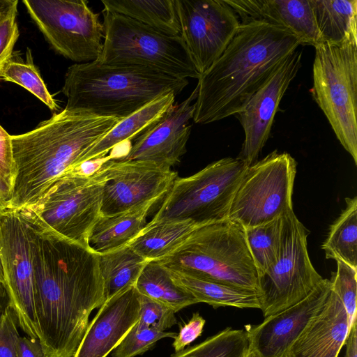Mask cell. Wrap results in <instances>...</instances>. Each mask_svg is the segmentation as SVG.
Returning a JSON list of instances; mask_svg holds the SVG:
<instances>
[{
  "mask_svg": "<svg viewBox=\"0 0 357 357\" xmlns=\"http://www.w3.org/2000/svg\"><path fill=\"white\" fill-rule=\"evenodd\" d=\"M26 220L34 235L38 340L47 357H73L91 313L105 302L98 255Z\"/></svg>",
  "mask_w": 357,
  "mask_h": 357,
  "instance_id": "1",
  "label": "cell"
},
{
  "mask_svg": "<svg viewBox=\"0 0 357 357\" xmlns=\"http://www.w3.org/2000/svg\"><path fill=\"white\" fill-rule=\"evenodd\" d=\"M301 45L283 26L241 22L221 56L198 79L193 121L207 124L238 113Z\"/></svg>",
  "mask_w": 357,
  "mask_h": 357,
  "instance_id": "2",
  "label": "cell"
},
{
  "mask_svg": "<svg viewBox=\"0 0 357 357\" xmlns=\"http://www.w3.org/2000/svg\"><path fill=\"white\" fill-rule=\"evenodd\" d=\"M120 120L64 108L32 130L11 135L15 174L6 209L34 204Z\"/></svg>",
  "mask_w": 357,
  "mask_h": 357,
  "instance_id": "3",
  "label": "cell"
},
{
  "mask_svg": "<svg viewBox=\"0 0 357 357\" xmlns=\"http://www.w3.org/2000/svg\"><path fill=\"white\" fill-rule=\"evenodd\" d=\"M186 79L141 66H109L97 61L75 63L65 75V109L123 119L157 98L176 96Z\"/></svg>",
  "mask_w": 357,
  "mask_h": 357,
  "instance_id": "4",
  "label": "cell"
},
{
  "mask_svg": "<svg viewBox=\"0 0 357 357\" xmlns=\"http://www.w3.org/2000/svg\"><path fill=\"white\" fill-rule=\"evenodd\" d=\"M155 261L171 271L257 292L258 273L244 228L229 219L198 227L174 251Z\"/></svg>",
  "mask_w": 357,
  "mask_h": 357,
  "instance_id": "5",
  "label": "cell"
},
{
  "mask_svg": "<svg viewBox=\"0 0 357 357\" xmlns=\"http://www.w3.org/2000/svg\"><path fill=\"white\" fill-rule=\"evenodd\" d=\"M104 164L91 174L77 167L56 179L34 204L16 210L34 225L90 248V231L100 215Z\"/></svg>",
  "mask_w": 357,
  "mask_h": 357,
  "instance_id": "6",
  "label": "cell"
},
{
  "mask_svg": "<svg viewBox=\"0 0 357 357\" xmlns=\"http://www.w3.org/2000/svg\"><path fill=\"white\" fill-rule=\"evenodd\" d=\"M104 41L100 64L141 66L181 79L197 78L188 49L180 36H170L122 15L104 12Z\"/></svg>",
  "mask_w": 357,
  "mask_h": 357,
  "instance_id": "7",
  "label": "cell"
},
{
  "mask_svg": "<svg viewBox=\"0 0 357 357\" xmlns=\"http://www.w3.org/2000/svg\"><path fill=\"white\" fill-rule=\"evenodd\" d=\"M312 96L357 165V44L315 47Z\"/></svg>",
  "mask_w": 357,
  "mask_h": 357,
  "instance_id": "8",
  "label": "cell"
},
{
  "mask_svg": "<svg viewBox=\"0 0 357 357\" xmlns=\"http://www.w3.org/2000/svg\"><path fill=\"white\" fill-rule=\"evenodd\" d=\"M246 168L236 158H225L192 176L178 177L151 221L190 220L204 226L229 219L234 192Z\"/></svg>",
  "mask_w": 357,
  "mask_h": 357,
  "instance_id": "9",
  "label": "cell"
},
{
  "mask_svg": "<svg viewBox=\"0 0 357 357\" xmlns=\"http://www.w3.org/2000/svg\"><path fill=\"white\" fill-rule=\"evenodd\" d=\"M296 174L295 159L277 150L247 167L234 192L228 218L245 229L293 210Z\"/></svg>",
  "mask_w": 357,
  "mask_h": 357,
  "instance_id": "10",
  "label": "cell"
},
{
  "mask_svg": "<svg viewBox=\"0 0 357 357\" xmlns=\"http://www.w3.org/2000/svg\"><path fill=\"white\" fill-rule=\"evenodd\" d=\"M282 220L278 260L258 277L257 294L264 318L302 301L323 278L309 257V231L293 210L283 214Z\"/></svg>",
  "mask_w": 357,
  "mask_h": 357,
  "instance_id": "11",
  "label": "cell"
},
{
  "mask_svg": "<svg viewBox=\"0 0 357 357\" xmlns=\"http://www.w3.org/2000/svg\"><path fill=\"white\" fill-rule=\"evenodd\" d=\"M31 18L59 54L77 63L99 59L104 25L84 0H23Z\"/></svg>",
  "mask_w": 357,
  "mask_h": 357,
  "instance_id": "12",
  "label": "cell"
},
{
  "mask_svg": "<svg viewBox=\"0 0 357 357\" xmlns=\"http://www.w3.org/2000/svg\"><path fill=\"white\" fill-rule=\"evenodd\" d=\"M0 249L8 305L18 326L28 337L38 339L33 230L18 211L6 209L0 213Z\"/></svg>",
  "mask_w": 357,
  "mask_h": 357,
  "instance_id": "13",
  "label": "cell"
},
{
  "mask_svg": "<svg viewBox=\"0 0 357 357\" xmlns=\"http://www.w3.org/2000/svg\"><path fill=\"white\" fill-rule=\"evenodd\" d=\"M183 39L200 75L221 56L240 26L225 0H174Z\"/></svg>",
  "mask_w": 357,
  "mask_h": 357,
  "instance_id": "14",
  "label": "cell"
},
{
  "mask_svg": "<svg viewBox=\"0 0 357 357\" xmlns=\"http://www.w3.org/2000/svg\"><path fill=\"white\" fill-rule=\"evenodd\" d=\"M106 180L100 215H113L158 197H165L178 174L139 161L110 160L104 163Z\"/></svg>",
  "mask_w": 357,
  "mask_h": 357,
  "instance_id": "15",
  "label": "cell"
},
{
  "mask_svg": "<svg viewBox=\"0 0 357 357\" xmlns=\"http://www.w3.org/2000/svg\"><path fill=\"white\" fill-rule=\"evenodd\" d=\"M302 52L296 50L236 114L245 139L236 158L247 167L257 161L268 139L280 102L301 66Z\"/></svg>",
  "mask_w": 357,
  "mask_h": 357,
  "instance_id": "16",
  "label": "cell"
},
{
  "mask_svg": "<svg viewBox=\"0 0 357 357\" xmlns=\"http://www.w3.org/2000/svg\"><path fill=\"white\" fill-rule=\"evenodd\" d=\"M197 86L181 103L172 105L156 123L139 135L121 158L115 160L139 161L171 169L186 152L195 109Z\"/></svg>",
  "mask_w": 357,
  "mask_h": 357,
  "instance_id": "17",
  "label": "cell"
},
{
  "mask_svg": "<svg viewBox=\"0 0 357 357\" xmlns=\"http://www.w3.org/2000/svg\"><path fill=\"white\" fill-rule=\"evenodd\" d=\"M331 289V280L322 278L300 302L266 317L259 325L245 326L249 349L258 357H284L310 321L324 307Z\"/></svg>",
  "mask_w": 357,
  "mask_h": 357,
  "instance_id": "18",
  "label": "cell"
},
{
  "mask_svg": "<svg viewBox=\"0 0 357 357\" xmlns=\"http://www.w3.org/2000/svg\"><path fill=\"white\" fill-rule=\"evenodd\" d=\"M139 296L131 286L106 300L89 324L73 357H107L137 322Z\"/></svg>",
  "mask_w": 357,
  "mask_h": 357,
  "instance_id": "19",
  "label": "cell"
},
{
  "mask_svg": "<svg viewBox=\"0 0 357 357\" xmlns=\"http://www.w3.org/2000/svg\"><path fill=\"white\" fill-rule=\"evenodd\" d=\"M240 22L264 21L284 27L302 44H321L311 0H225Z\"/></svg>",
  "mask_w": 357,
  "mask_h": 357,
  "instance_id": "20",
  "label": "cell"
},
{
  "mask_svg": "<svg viewBox=\"0 0 357 357\" xmlns=\"http://www.w3.org/2000/svg\"><path fill=\"white\" fill-rule=\"evenodd\" d=\"M349 331L346 310L331 289L324 307L310 321L284 357H338Z\"/></svg>",
  "mask_w": 357,
  "mask_h": 357,
  "instance_id": "21",
  "label": "cell"
},
{
  "mask_svg": "<svg viewBox=\"0 0 357 357\" xmlns=\"http://www.w3.org/2000/svg\"><path fill=\"white\" fill-rule=\"evenodd\" d=\"M163 198L153 199L113 215H100L89 236L90 249L101 254L127 245L146 226L148 214Z\"/></svg>",
  "mask_w": 357,
  "mask_h": 357,
  "instance_id": "22",
  "label": "cell"
},
{
  "mask_svg": "<svg viewBox=\"0 0 357 357\" xmlns=\"http://www.w3.org/2000/svg\"><path fill=\"white\" fill-rule=\"evenodd\" d=\"M174 93L164 94L120 120L80 158L78 165L105 157L116 146L136 137L160 121L174 104Z\"/></svg>",
  "mask_w": 357,
  "mask_h": 357,
  "instance_id": "23",
  "label": "cell"
},
{
  "mask_svg": "<svg viewBox=\"0 0 357 357\" xmlns=\"http://www.w3.org/2000/svg\"><path fill=\"white\" fill-rule=\"evenodd\" d=\"M199 227L190 220L150 221L127 245L147 261L158 260L174 251Z\"/></svg>",
  "mask_w": 357,
  "mask_h": 357,
  "instance_id": "24",
  "label": "cell"
},
{
  "mask_svg": "<svg viewBox=\"0 0 357 357\" xmlns=\"http://www.w3.org/2000/svg\"><path fill=\"white\" fill-rule=\"evenodd\" d=\"M321 44H357V0H311Z\"/></svg>",
  "mask_w": 357,
  "mask_h": 357,
  "instance_id": "25",
  "label": "cell"
},
{
  "mask_svg": "<svg viewBox=\"0 0 357 357\" xmlns=\"http://www.w3.org/2000/svg\"><path fill=\"white\" fill-rule=\"evenodd\" d=\"M103 12L122 15L161 33L180 36L174 0H103Z\"/></svg>",
  "mask_w": 357,
  "mask_h": 357,
  "instance_id": "26",
  "label": "cell"
},
{
  "mask_svg": "<svg viewBox=\"0 0 357 357\" xmlns=\"http://www.w3.org/2000/svg\"><path fill=\"white\" fill-rule=\"evenodd\" d=\"M169 271L174 280L190 291L198 303H206L214 308L221 306L260 308L257 294L255 291L244 289L215 281L202 280L177 271L171 270Z\"/></svg>",
  "mask_w": 357,
  "mask_h": 357,
  "instance_id": "27",
  "label": "cell"
},
{
  "mask_svg": "<svg viewBox=\"0 0 357 357\" xmlns=\"http://www.w3.org/2000/svg\"><path fill=\"white\" fill-rule=\"evenodd\" d=\"M139 294L160 302L175 313L198 303L195 296L172 278L169 270L157 261H148L135 285Z\"/></svg>",
  "mask_w": 357,
  "mask_h": 357,
  "instance_id": "28",
  "label": "cell"
},
{
  "mask_svg": "<svg viewBox=\"0 0 357 357\" xmlns=\"http://www.w3.org/2000/svg\"><path fill=\"white\" fill-rule=\"evenodd\" d=\"M97 255L103 279L105 301L135 286L148 261L128 245Z\"/></svg>",
  "mask_w": 357,
  "mask_h": 357,
  "instance_id": "29",
  "label": "cell"
},
{
  "mask_svg": "<svg viewBox=\"0 0 357 357\" xmlns=\"http://www.w3.org/2000/svg\"><path fill=\"white\" fill-rule=\"evenodd\" d=\"M345 202L346 208L331 225L321 248L326 259L357 269V197H347Z\"/></svg>",
  "mask_w": 357,
  "mask_h": 357,
  "instance_id": "30",
  "label": "cell"
},
{
  "mask_svg": "<svg viewBox=\"0 0 357 357\" xmlns=\"http://www.w3.org/2000/svg\"><path fill=\"white\" fill-rule=\"evenodd\" d=\"M282 225V215L262 225L244 229L246 243L255 264L258 277L278 260Z\"/></svg>",
  "mask_w": 357,
  "mask_h": 357,
  "instance_id": "31",
  "label": "cell"
},
{
  "mask_svg": "<svg viewBox=\"0 0 357 357\" xmlns=\"http://www.w3.org/2000/svg\"><path fill=\"white\" fill-rule=\"evenodd\" d=\"M249 337L245 330L229 327L170 357H245Z\"/></svg>",
  "mask_w": 357,
  "mask_h": 357,
  "instance_id": "32",
  "label": "cell"
},
{
  "mask_svg": "<svg viewBox=\"0 0 357 357\" xmlns=\"http://www.w3.org/2000/svg\"><path fill=\"white\" fill-rule=\"evenodd\" d=\"M1 79L20 85L37 97L51 110H59L56 102L49 92L33 63L32 53L29 48H27L25 61L11 59L6 65Z\"/></svg>",
  "mask_w": 357,
  "mask_h": 357,
  "instance_id": "33",
  "label": "cell"
},
{
  "mask_svg": "<svg viewBox=\"0 0 357 357\" xmlns=\"http://www.w3.org/2000/svg\"><path fill=\"white\" fill-rule=\"evenodd\" d=\"M176 335L174 332L160 331L137 322L113 351L112 357H135L142 355L153 348L158 340L165 337L174 338Z\"/></svg>",
  "mask_w": 357,
  "mask_h": 357,
  "instance_id": "34",
  "label": "cell"
},
{
  "mask_svg": "<svg viewBox=\"0 0 357 357\" xmlns=\"http://www.w3.org/2000/svg\"><path fill=\"white\" fill-rule=\"evenodd\" d=\"M337 261V271L332 273L331 289L342 301L348 316L349 328L356 321L357 269L341 261Z\"/></svg>",
  "mask_w": 357,
  "mask_h": 357,
  "instance_id": "35",
  "label": "cell"
},
{
  "mask_svg": "<svg viewBox=\"0 0 357 357\" xmlns=\"http://www.w3.org/2000/svg\"><path fill=\"white\" fill-rule=\"evenodd\" d=\"M139 299L140 325L165 331L177 323L175 312L169 307L141 294Z\"/></svg>",
  "mask_w": 357,
  "mask_h": 357,
  "instance_id": "36",
  "label": "cell"
},
{
  "mask_svg": "<svg viewBox=\"0 0 357 357\" xmlns=\"http://www.w3.org/2000/svg\"><path fill=\"white\" fill-rule=\"evenodd\" d=\"M16 317L8 305L0 314V357H18V343L21 337Z\"/></svg>",
  "mask_w": 357,
  "mask_h": 357,
  "instance_id": "37",
  "label": "cell"
},
{
  "mask_svg": "<svg viewBox=\"0 0 357 357\" xmlns=\"http://www.w3.org/2000/svg\"><path fill=\"white\" fill-rule=\"evenodd\" d=\"M17 13V6L0 22V79L6 65L12 59L13 48L19 37Z\"/></svg>",
  "mask_w": 357,
  "mask_h": 357,
  "instance_id": "38",
  "label": "cell"
},
{
  "mask_svg": "<svg viewBox=\"0 0 357 357\" xmlns=\"http://www.w3.org/2000/svg\"><path fill=\"white\" fill-rule=\"evenodd\" d=\"M205 322V319L198 312H195L188 323L181 326L172 343L175 352L184 349L199 337L203 332Z\"/></svg>",
  "mask_w": 357,
  "mask_h": 357,
  "instance_id": "39",
  "label": "cell"
},
{
  "mask_svg": "<svg viewBox=\"0 0 357 357\" xmlns=\"http://www.w3.org/2000/svg\"><path fill=\"white\" fill-rule=\"evenodd\" d=\"M14 174L11 135L0 126V175L10 189Z\"/></svg>",
  "mask_w": 357,
  "mask_h": 357,
  "instance_id": "40",
  "label": "cell"
},
{
  "mask_svg": "<svg viewBox=\"0 0 357 357\" xmlns=\"http://www.w3.org/2000/svg\"><path fill=\"white\" fill-rule=\"evenodd\" d=\"M18 357H47L38 339L21 337L18 343Z\"/></svg>",
  "mask_w": 357,
  "mask_h": 357,
  "instance_id": "41",
  "label": "cell"
},
{
  "mask_svg": "<svg viewBox=\"0 0 357 357\" xmlns=\"http://www.w3.org/2000/svg\"><path fill=\"white\" fill-rule=\"evenodd\" d=\"M357 342V329L356 321L354 322L349 328V331L346 339L344 345H346L345 357H357L356 344Z\"/></svg>",
  "mask_w": 357,
  "mask_h": 357,
  "instance_id": "42",
  "label": "cell"
},
{
  "mask_svg": "<svg viewBox=\"0 0 357 357\" xmlns=\"http://www.w3.org/2000/svg\"><path fill=\"white\" fill-rule=\"evenodd\" d=\"M17 3V0H0V22Z\"/></svg>",
  "mask_w": 357,
  "mask_h": 357,
  "instance_id": "43",
  "label": "cell"
},
{
  "mask_svg": "<svg viewBox=\"0 0 357 357\" xmlns=\"http://www.w3.org/2000/svg\"><path fill=\"white\" fill-rule=\"evenodd\" d=\"M10 198V188L0 175V201L3 202L6 207Z\"/></svg>",
  "mask_w": 357,
  "mask_h": 357,
  "instance_id": "44",
  "label": "cell"
},
{
  "mask_svg": "<svg viewBox=\"0 0 357 357\" xmlns=\"http://www.w3.org/2000/svg\"><path fill=\"white\" fill-rule=\"evenodd\" d=\"M8 305V296L4 284L0 281V314Z\"/></svg>",
  "mask_w": 357,
  "mask_h": 357,
  "instance_id": "45",
  "label": "cell"
},
{
  "mask_svg": "<svg viewBox=\"0 0 357 357\" xmlns=\"http://www.w3.org/2000/svg\"><path fill=\"white\" fill-rule=\"evenodd\" d=\"M0 281H1L4 284V271H3V264H2L1 249H0Z\"/></svg>",
  "mask_w": 357,
  "mask_h": 357,
  "instance_id": "46",
  "label": "cell"
},
{
  "mask_svg": "<svg viewBox=\"0 0 357 357\" xmlns=\"http://www.w3.org/2000/svg\"><path fill=\"white\" fill-rule=\"evenodd\" d=\"M245 357H258L252 351H251L250 349L247 352V354Z\"/></svg>",
  "mask_w": 357,
  "mask_h": 357,
  "instance_id": "47",
  "label": "cell"
},
{
  "mask_svg": "<svg viewBox=\"0 0 357 357\" xmlns=\"http://www.w3.org/2000/svg\"><path fill=\"white\" fill-rule=\"evenodd\" d=\"M7 208L6 205L0 201V213L4 211Z\"/></svg>",
  "mask_w": 357,
  "mask_h": 357,
  "instance_id": "48",
  "label": "cell"
}]
</instances>
